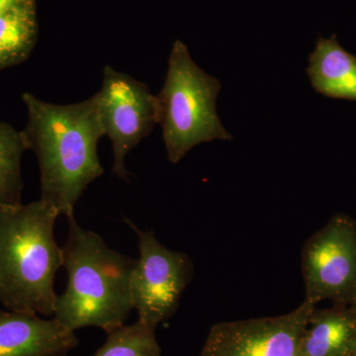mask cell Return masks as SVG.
I'll use <instances>...</instances> for the list:
<instances>
[{"label":"cell","mask_w":356,"mask_h":356,"mask_svg":"<svg viewBox=\"0 0 356 356\" xmlns=\"http://www.w3.org/2000/svg\"><path fill=\"white\" fill-rule=\"evenodd\" d=\"M22 100L28 114L22 134L38 161L40 199L60 215L72 216L88 185L104 173L97 154L105 136L97 93L69 105L42 102L29 92Z\"/></svg>","instance_id":"cell-1"},{"label":"cell","mask_w":356,"mask_h":356,"mask_svg":"<svg viewBox=\"0 0 356 356\" xmlns=\"http://www.w3.org/2000/svg\"><path fill=\"white\" fill-rule=\"evenodd\" d=\"M63 248L67 289L57 296L54 318L70 331L97 327L108 332L125 325L133 310L131 274L136 259L112 250L102 236L67 217Z\"/></svg>","instance_id":"cell-2"},{"label":"cell","mask_w":356,"mask_h":356,"mask_svg":"<svg viewBox=\"0 0 356 356\" xmlns=\"http://www.w3.org/2000/svg\"><path fill=\"white\" fill-rule=\"evenodd\" d=\"M57 209L41 199L0 206V303L7 310L54 316L63 248L54 236Z\"/></svg>","instance_id":"cell-3"},{"label":"cell","mask_w":356,"mask_h":356,"mask_svg":"<svg viewBox=\"0 0 356 356\" xmlns=\"http://www.w3.org/2000/svg\"><path fill=\"white\" fill-rule=\"evenodd\" d=\"M221 83L192 60L186 44L175 41L165 84L158 96L159 122L168 161L177 163L197 145L231 140L217 114Z\"/></svg>","instance_id":"cell-4"},{"label":"cell","mask_w":356,"mask_h":356,"mask_svg":"<svg viewBox=\"0 0 356 356\" xmlns=\"http://www.w3.org/2000/svg\"><path fill=\"white\" fill-rule=\"evenodd\" d=\"M139 238L140 257L130 280L133 309L139 322L156 330L177 311L193 274V264L182 252L168 250L153 231H142L126 219Z\"/></svg>","instance_id":"cell-5"},{"label":"cell","mask_w":356,"mask_h":356,"mask_svg":"<svg viewBox=\"0 0 356 356\" xmlns=\"http://www.w3.org/2000/svg\"><path fill=\"white\" fill-rule=\"evenodd\" d=\"M98 96L100 121L113 147V173L129 181L125 159L159 122L158 96L147 84L110 65L103 69Z\"/></svg>","instance_id":"cell-6"},{"label":"cell","mask_w":356,"mask_h":356,"mask_svg":"<svg viewBox=\"0 0 356 356\" xmlns=\"http://www.w3.org/2000/svg\"><path fill=\"white\" fill-rule=\"evenodd\" d=\"M301 268L306 300L353 305L356 300V224L336 216L307 240Z\"/></svg>","instance_id":"cell-7"},{"label":"cell","mask_w":356,"mask_h":356,"mask_svg":"<svg viewBox=\"0 0 356 356\" xmlns=\"http://www.w3.org/2000/svg\"><path fill=\"white\" fill-rule=\"evenodd\" d=\"M315 308L305 299L285 315L219 323L211 327L200 356H300V341Z\"/></svg>","instance_id":"cell-8"},{"label":"cell","mask_w":356,"mask_h":356,"mask_svg":"<svg viewBox=\"0 0 356 356\" xmlns=\"http://www.w3.org/2000/svg\"><path fill=\"white\" fill-rule=\"evenodd\" d=\"M79 344L55 318L0 308V356H67Z\"/></svg>","instance_id":"cell-9"},{"label":"cell","mask_w":356,"mask_h":356,"mask_svg":"<svg viewBox=\"0 0 356 356\" xmlns=\"http://www.w3.org/2000/svg\"><path fill=\"white\" fill-rule=\"evenodd\" d=\"M300 356H356V315L351 309H314L299 344Z\"/></svg>","instance_id":"cell-10"},{"label":"cell","mask_w":356,"mask_h":356,"mask_svg":"<svg viewBox=\"0 0 356 356\" xmlns=\"http://www.w3.org/2000/svg\"><path fill=\"white\" fill-rule=\"evenodd\" d=\"M307 74L321 95L356 102V58L334 37L318 40L309 58Z\"/></svg>","instance_id":"cell-11"},{"label":"cell","mask_w":356,"mask_h":356,"mask_svg":"<svg viewBox=\"0 0 356 356\" xmlns=\"http://www.w3.org/2000/svg\"><path fill=\"white\" fill-rule=\"evenodd\" d=\"M37 29L34 0L0 14V70L30 57L36 44Z\"/></svg>","instance_id":"cell-12"},{"label":"cell","mask_w":356,"mask_h":356,"mask_svg":"<svg viewBox=\"0 0 356 356\" xmlns=\"http://www.w3.org/2000/svg\"><path fill=\"white\" fill-rule=\"evenodd\" d=\"M28 151L22 131L0 122V206L22 204L21 159Z\"/></svg>","instance_id":"cell-13"},{"label":"cell","mask_w":356,"mask_h":356,"mask_svg":"<svg viewBox=\"0 0 356 356\" xmlns=\"http://www.w3.org/2000/svg\"><path fill=\"white\" fill-rule=\"evenodd\" d=\"M154 331L139 321L121 325L106 332V341L92 356H161Z\"/></svg>","instance_id":"cell-14"},{"label":"cell","mask_w":356,"mask_h":356,"mask_svg":"<svg viewBox=\"0 0 356 356\" xmlns=\"http://www.w3.org/2000/svg\"><path fill=\"white\" fill-rule=\"evenodd\" d=\"M30 0H0V14L13 10L16 7L27 3Z\"/></svg>","instance_id":"cell-15"},{"label":"cell","mask_w":356,"mask_h":356,"mask_svg":"<svg viewBox=\"0 0 356 356\" xmlns=\"http://www.w3.org/2000/svg\"><path fill=\"white\" fill-rule=\"evenodd\" d=\"M351 310H353V312H355V314L356 315V300L355 302H353V305H351Z\"/></svg>","instance_id":"cell-16"}]
</instances>
